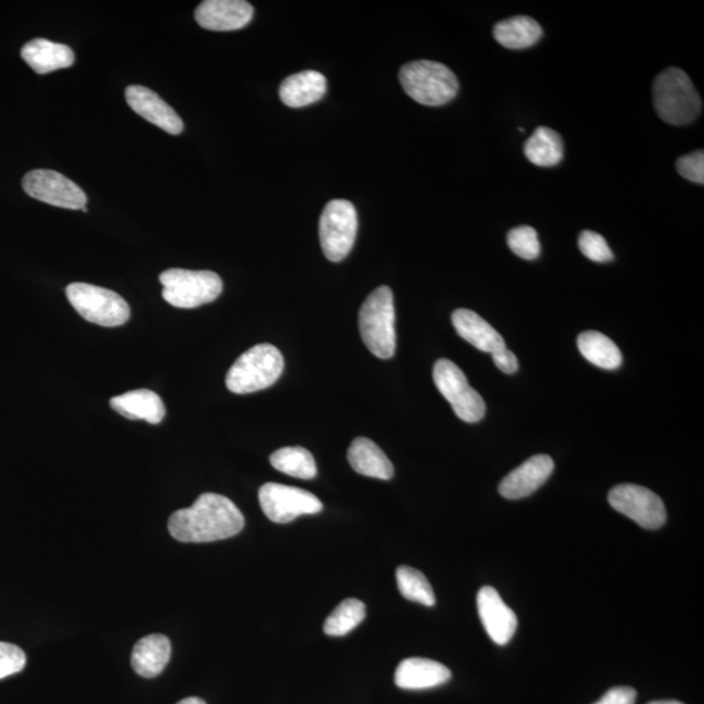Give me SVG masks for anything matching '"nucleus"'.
<instances>
[{"instance_id":"nucleus-1","label":"nucleus","mask_w":704,"mask_h":704,"mask_svg":"<svg viewBox=\"0 0 704 704\" xmlns=\"http://www.w3.org/2000/svg\"><path fill=\"white\" fill-rule=\"evenodd\" d=\"M244 527V517L232 500L204 493L191 507L180 509L169 519V533L181 543H211L233 538Z\"/></svg>"},{"instance_id":"nucleus-2","label":"nucleus","mask_w":704,"mask_h":704,"mask_svg":"<svg viewBox=\"0 0 704 704\" xmlns=\"http://www.w3.org/2000/svg\"><path fill=\"white\" fill-rule=\"evenodd\" d=\"M653 104L661 121L685 125L699 118L702 100L689 76L671 67L657 76L652 86Z\"/></svg>"},{"instance_id":"nucleus-3","label":"nucleus","mask_w":704,"mask_h":704,"mask_svg":"<svg viewBox=\"0 0 704 704\" xmlns=\"http://www.w3.org/2000/svg\"><path fill=\"white\" fill-rule=\"evenodd\" d=\"M362 343L375 357L393 358L395 353V310L393 291L380 286L368 295L359 312Z\"/></svg>"},{"instance_id":"nucleus-4","label":"nucleus","mask_w":704,"mask_h":704,"mask_svg":"<svg viewBox=\"0 0 704 704\" xmlns=\"http://www.w3.org/2000/svg\"><path fill=\"white\" fill-rule=\"evenodd\" d=\"M400 81L404 92L424 107H443L455 100L459 90L451 69L432 60L407 63L401 68Z\"/></svg>"},{"instance_id":"nucleus-5","label":"nucleus","mask_w":704,"mask_h":704,"mask_svg":"<svg viewBox=\"0 0 704 704\" xmlns=\"http://www.w3.org/2000/svg\"><path fill=\"white\" fill-rule=\"evenodd\" d=\"M284 361L273 345L261 344L241 355L228 369L226 387L235 394H249L267 389L281 378Z\"/></svg>"},{"instance_id":"nucleus-6","label":"nucleus","mask_w":704,"mask_h":704,"mask_svg":"<svg viewBox=\"0 0 704 704\" xmlns=\"http://www.w3.org/2000/svg\"><path fill=\"white\" fill-rule=\"evenodd\" d=\"M165 301L177 309L191 310L212 303L221 295V277L209 270L169 269L159 276Z\"/></svg>"},{"instance_id":"nucleus-7","label":"nucleus","mask_w":704,"mask_h":704,"mask_svg":"<svg viewBox=\"0 0 704 704\" xmlns=\"http://www.w3.org/2000/svg\"><path fill=\"white\" fill-rule=\"evenodd\" d=\"M69 303L87 322L107 327L128 322L131 310L116 292L89 283H71L66 290Z\"/></svg>"},{"instance_id":"nucleus-8","label":"nucleus","mask_w":704,"mask_h":704,"mask_svg":"<svg viewBox=\"0 0 704 704\" xmlns=\"http://www.w3.org/2000/svg\"><path fill=\"white\" fill-rule=\"evenodd\" d=\"M320 243L327 260L343 261L350 254L358 233L357 209L347 200L327 202L320 217Z\"/></svg>"},{"instance_id":"nucleus-9","label":"nucleus","mask_w":704,"mask_h":704,"mask_svg":"<svg viewBox=\"0 0 704 704\" xmlns=\"http://www.w3.org/2000/svg\"><path fill=\"white\" fill-rule=\"evenodd\" d=\"M434 380L438 392L450 403L459 420L478 423L485 415V403L476 389L470 385L462 369L448 359L436 361Z\"/></svg>"},{"instance_id":"nucleus-10","label":"nucleus","mask_w":704,"mask_h":704,"mask_svg":"<svg viewBox=\"0 0 704 704\" xmlns=\"http://www.w3.org/2000/svg\"><path fill=\"white\" fill-rule=\"evenodd\" d=\"M262 512L275 524H290L301 515L323 512V503L315 494L301 488L267 483L260 488Z\"/></svg>"},{"instance_id":"nucleus-11","label":"nucleus","mask_w":704,"mask_h":704,"mask_svg":"<svg viewBox=\"0 0 704 704\" xmlns=\"http://www.w3.org/2000/svg\"><path fill=\"white\" fill-rule=\"evenodd\" d=\"M608 501L616 512L626 515L640 527L657 529L666 524L667 511L663 501L645 487L617 485L612 488Z\"/></svg>"},{"instance_id":"nucleus-12","label":"nucleus","mask_w":704,"mask_h":704,"mask_svg":"<svg viewBox=\"0 0 704 704\" xmlns=\"http://www.w3.org/2000/svg\"><path fill=\"white\" fill-rule=\"evenodd\" d=\"M24 191L31 198L48 205L79 211L87 206L88 198L81 188L63 174L53 170H33L23 179Z\"/></svg>"},{"instance_id":"nucleus-13","label":"nucleus","mask_w":704,"mask_h":704,"mask_svg":"<svg viewBox=\"0 0 704 704\" xmlns=\"http://www.w3.org/2000/svg\"><path fill=\"white\" fill-rule=\"evenodd\" d=\"M478 612L480 622L494 644L505 646L517 630L518 619L512 608L503 601L496 589L484 585L478 592Z\"/></svg>"},{"instance_id":"nucleus-14","label":"nucleus","mask_w":704,"mask_h":704,"mask_svg":"<svg viewBox=\"0 0 704 704\" xmlns=\"http://www.w3.org/2000/svg\"><path fill=\"white\" fill-rule=\"evenodd\" d=\"M253 18L254 7L244 0H205L194 12L198 24L214 32L242 30Z\"/></svg>"},{"instance_id":"nucleus-15","label":"nucleus","mask_w":704,"mask_h":704,"mask_svg":"<svg viewBox=\"0 0 704 704\" xmlns=\"http://www.w3.org/2000/svg\"><path fill=\"white\" fill-rule=\"evenodd\" d=\"M125 100L128 107L136 114L144 118L158 128L170 135H179L183 132L185 124L181 118L176 113L169 103H166L161 97L152 89L142 86H132L125 89Z\"/></svg>"},{"instance_id":"nucleus-16","label":"nucleus","mask_w":704,"mask_h":704,"mask_svg":"<svg viewBox=\"0 0 704 704\" xmlns=\"http://www.w3.org/2000/svg\"><path fill=\"white\" fill-rule=\"evenodd\" d=\"M555 470L554 459L547 455L534 456L509 473L500 483L499 492L507 500L529 496L547 482Z\"/></svg>"},{"instance_id":"nucleus-17","label":"nucleus","mask_w":704,"mask_h":704,"mask_svg":"<svg viewBox=\"0 0 704 704\" xmlns=\"http://www.w3.org/2000/svg\"><path fill=\"white\" fill-rule=\"evenodd\" d=\"M451 672L438 661L424 658L404 659L396 668L395 685L404 690L437 688L450 681Z\"/></svg>"},{"instance_id":"nucleus-18","label":"nucleus","mask_w":704,"mask_h":704,"mask_svg":"<svg viewBox=\"0 0 704 704\" xmlns=\"http://www.w3.org/2000/svg\"><path fill=\"white\" fill-rule=\"evenodd\" d=\"M170 658V639L163 634H150L135 645L131 655V666L142 678L155 679L164 672Z\"/></svg>"},{"instance_id":"nucleus-19","label":"nucleus","mask_w":704,"mask_h":704,"mask_svg":"<svg viewBox=\"0 0 704 704\" xmlns=\"http://www.w3.org/2000/svg\"><path fill=\"white\" fill-rule=\"evenodd\" d=\"M451 322L459 336L480 351L493 354L506 347L501 334L473 311L457 310L452 312Z\"/></svg>"},{"instance_id":"nucleus-20","label":"nucleus","mask_w":704,"mask_h":704,"mask_svg":"<svg viewBox=\"0 0 704 704\" xmlns=\"http://www.w3.org/2000/svg\"><path fill=\"white\" fill-rule=\"evenodd\" d=\"M21 58L24 59L34 72L46 75L57 69L71 67L75 63V54L71 47L55 42L36 38L27 42L21 48Z\"/></svg>"},{"instance_id":"nucleus-21","label":"nucleus","mask_w":704,"mask_h":704,"mask_svg":"<svg viewBox=\"0 0 704 704\" xmlns=\"http://www.w3.org/2000/svg\"><path fill=\"white\" fill-rule=\"evenodd\" d=\"M110 406L130 421H145L150 424L161 423L166 414L161 396L146 389L114 396Z\"/></svg>"},{"instance_id":"nucleus-22","label":"nucleus","mask_w":704,"mask_h":704,"mask_svg":"<svg viewBox=\"0 0 704 704\" xmlns=\"http://www.w3.org/2000/svg\"><path fill=\"white\" fill-rule=\"evenodd\" d=\"M326 88L325 76L310 69L284 79L280 88V97L286 107L301 109L322 100Z\"/></svg>"},{"instance_id":"nucleus-23","label":"nucleus","mask_w":704,"mask_h":704,"mask_svg":"<svg viewBox=\"0 0 704 704\" xmlns=\"http://www.w3.org/2000/svg\"><path fill=\"white\" fill-rule=\"evenodd\" d=\"M347 459L360 476L381 480H389L394 476V467L385 452L367 437H358L353 442Z\"/></svg>"},{"instance_id":"nucleus-24","label":"nucleus","mask_w":704,"mask_h":704,"mask_svg":"<svg viewBox=\"0 0 704 704\" xmlns=\"http://www.w3.org/2000/svg\"><path fill=\"white\" fill-rule=\"evenodd\" d=\"M493 36L501 46L522 51L538 44L543 30L538 21L529 16H514L500 21L493 27Z\"/></svg>"},{"instance_id":"nucleus-25","label":"nucleus","mask_w":704,"mask_h":704,"mask_svg":"<svg viewBox=\"0 0 704 704\" xmlns=\"http://www.w3.org/2000/svg\"><path fill=\"white\" fill-rule=\"evenodd\" d=\"M528 161L540 167L559 165L563 159V141L556 131L548 127L536 128L525 144Z\"/></svg>"},{"instance_id":"nucleus-26","label":"nucleus","mask_w":704,"mask_h":704,"mask_svg":"<svg viewBox=\"0 0 704 704\" xmlns=\"http://www.w3.org/2000/svg\"><path fill=\"white\" fill-rule=\"evenodd\" d=\"M578 348L592 365L603 369H617L623 355L613 340L599 332H584L578 337Z\"/></svg>"},{"instance_id":"nucleus-27","label":"nucleus","mask_w":704,"mask_h":704,"mask_svg":"<svg viewBox=\"0 0 704 704\" xmlns=\"http://www.w3.org/2000/svg\"><path fill=\"white\" fill-rule=\"evenodd\" d=\"M270 463L276 470L298 479H313L317 476V466L312 452L301 446L282 448L270 456Z\"/></svg>"},{"instance_id":"nucleus-28","label":"nucleus","mask_w":704,"mask_h":704,"mask_svg":"<svg viewBox=\"0 0 704 704\" xmlns=\"http://www.w3.org/2000/svg\"><path fill=\"white\" fill-rule=\"evenodd\" d=\"M366 618V604L358 599H347L334 610L324 624V632L331 637H344Z\"/></svg>"},{"instance_id":"nucleus-29","label":"nucleus","mask_w":704,"mask_h":704,"mask_svg":"<svg viewBox=\"0 0 704 704\" xmlns=\"http://www.w3.org/2000/svg\"><path fill=\"white\" fill-rule=\"evenodd\" d=\"M395 578L401 595L407 601L425 606L436 604L434 589L422 571L410 567H400L395 571Z\"/></svg>"},{"instance_id":"nucleus-30","label":"nucleus","mask_w":704,"mask_h":704,"mask_svg":"<svg viewBox=\"0 0 704 704\" xmlns=\"http://www.w3.org/2000/svg\"><path fill=\"white\" fill-rule=\"evenodd\" d=\"M507 244L509 248L521 259L535 260L541 253L538 233L529 226L513 228L507 235Z\"/></svg>"},{"instance_id":"nucleus-31","label":"nucleus","mask_w":704,"mask_h":704,"mask_svg":"<svg viewBox=\"0 0 704 704\" xmlns=\"http://www.w3.org/2000/svg\"><path fill=\"white\" fill-rule=\"evenodd\" d=\"M578 246H580L581 253L592 261L608 262L615 259L608 243L601 234L594 232L581 233Z\"/></svg>"},{"instance_id":"nucleus-32","label":"nucleus","mask_w":704,"mask_h":704,"mask_svg":"<svg viewBox=\"0 0 704 704\" xmlns=\"http://www.w3.org/2000/svg\"><path fill=\"white\" fill-rule=\"evenodd\" d=\"M26 666V655L20 647L0 642V680L16 674Z\"/></svg>"},{"instance_id":"nucleus-33","label":"nucleus","mask_w":704,"mask_h":704,"mask_svg":"<svg viewBox=\"0 0 704 704\" xmlns=\"http://www.w3.org/2000/svg\"><path fill=\"white\" fill-rule=\"evenodd\" d=\"M678 171L681 177L693 181V183L703 185L704 181V153L696 150L678 159Z\"/></svg>"},{"instance_id":"nucleus-34","label":"nucleus","mask_w":704,"mask_h":704,"mask_svg":"<svg viewBox=\"0 0 704 704\" xmlns=\"http://www.w3.org/2000/svg\"><path fill=\"white\" fill-rule=\"evenodd\" d=\"M637 692L630 686L612 688L594 704H636Z\"/></svg>"},{"instance_id":"nucleus-35","label":"nucleus","mask_w":704,"mask_h":704,"mask_svg":"<svg viewBox=\"0 0 704 704\" xmlns=\"http://www.w3.org/2000/svg\"><path fill=\"white\" fill-rule=\"evenodd\" d=\"M492 358L494 365H496V367L504 373L512 375L518 371V359L511 350H507L506 347L494 351L492 354Z\"/></svg>"},{"instance_id":"nucleus-36","label":"nucleus","mask_w":704,"mask_h":704,"mask_svg":"<svg viewBox=\"0 0 704 704\" xmlns=\"http://www.w3.org/2000/svg\"><path fill=\"white\" fill-rule=\"evenodd\" d=\"M177 704H206V703L204 700L198 699V696H190V699L181 700Z\"/></svg>"},{"instance_id":"nucleus-37","label":"nucleus","mask_w":704,"mask_h":704,"mask_svg":"<svg viewBox=\"0 0 704 704\" xmlns=\"http://www.w3.org/2000/svg\"><path fill=\"white\" fill-rule=\"evenodd\" d=\"M648 704H684L679 701H655Z\"/></svg>"}]
</instances>
